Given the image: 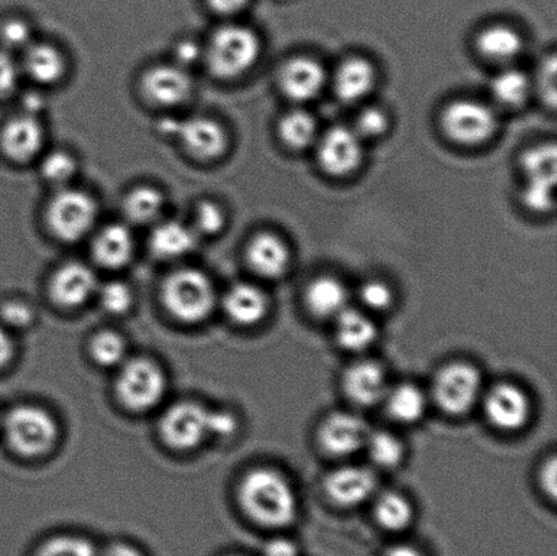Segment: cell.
Returning a JSON list of instances; mask_svg holds the SVG:
<instances>
[{
	"label": "cell",
	"instance_id": "cell-44",
	"mask_svg": "<svg viewBox=\"0 0 557 556\" xmlns=\"http://www.w3.org/2000/svg\"><path fill=\"white\" fill-rule=\"evenodd\" d=\"M387 119L380 108H366L358 114L355 133L360 138H375L385 133Z\"/></svg>",
	"mask_w": 557,
	"mask_h": 556
},
{
	"label": "cell",
	"instance_id": "cell-22",
	"mask_svg": "<svg viewBox=\"0 0 557 556\" xmlns=\"http://www.w3.org/2000/svg\"><path fill=\"white\" fill-rule=\"evenodd\" d=\"M247 259L256 274L265 280H277L287 271L289 254L286 244L275 234L260 233L249 243Z\"/></svg>",
	"mask_w": 557,
	"mask_h": 556
},
{
	"label": "cell",
	"instance_id": "cell-13",
	"mask_svg": "<svg viewBox=\"0 0 557 556\" xmlns=\"http://www.w3.org/2000/svg\"><path fill=\"white\" fill-rule=\"evenodd\" d=\"M46 131L40 119L21 113L11 118L0 131V149L10 161L24 163L41 155Z\"/></svg>",
	"mask_w": 557,
	"mask_h": 556
},
{
	"label": "cell",
	"instance_id": "cell-20",
	"mask_svg": "<svg viewBox=\"0 0 557 556\" xmlns=\"http://www.w3.org/2000/svg\"><path fill=\"white\" fill-rule=\"evenodd\" d=\"M325 84V71L310 58H295L284 65L281 85L288 98L294 101H309L320 95Z\"/></svg>",
	"mask_w": 557,
	"mask_h": 556
},
{
	"label": "cell",
	"instance_id": "cell-25",
	"mask_svg": "<svg viewBox=\"0 0 557 556\" xmlns=\"http://www.w3.org/2000/svg\"><path fill=\"white\" fill-rule=\"evenodd\" d=\"M305 299L310 313L320 319H336L348 308L347 288L336 277L322 276L311 282Z\"/></svg>",
	"mask_w": 557,
	"mask_h": 556
},
{
	"label": "cell",
	"instance_id": "cell-5",
	"mask_svg": "<svg viewBox=\"0 0 557 556\" xmlns=\"http://www.w3.org/2000/svg\"><path fill=\"white\" fill-rule=\"evenodd\" d=\"M98 218V205L85 190L63 187L49 200L46 221L54 237L64 243L89 236Z\"/></svg>",
	"mask_w": 557,
	"mask_h": 556
},
{
	"label": "cell",
	"instance_id": "cell-33",
	"mask_svg": "<svg viewBox=\"0 0 557 556\" xmlns=\"http://www.w3.org/2000/svg\"><path fill=\"white\" fill-rule=\"evenodd\" d=\"M491 91L502 106L516 108L528 100L531 92V82L518 70H506L495 76Z\"/></svg>",
	"mask_w": 557,
	"mask_h": 556
},
{
	"label": "cell",
	"instance_id": "cell-46",
	"mask_svg": "<svg viewBox=\"0 0 557 556\" xmlns=\"http://www.w3.org/2000/svg\"><path fill=\"white\" fill-rule=\"evenodd\" d=\"M21 76L20 64L13 53L0 48V100L8 97L15 90Z\"/></svg>",
	"mask_w": 557,
	"mask_h": 556
},
{
	"label": "cell",
	"instance_id": "cell-3",
	"mask_svg": "<svg viewBox=\"0 0 557 556\" xmlns=\"http://www.w3.org/2000/svg\"><path fill=\"white\" fill-rule=\"evenodd\" d=\"M162 299L169 313L183 323L196 324L206 320L215 308L214 285L203 271H174L162 286Z\"/></svg>",
	"mask_w": 557,
	"mask_h": 556
},
{
	"label": "cell",
	"instance_id": "cell-14",
	"mask_svg": "<svg viewBox=\"0 0 557 556\" xmlns=\"http://www.w3.org/2000/svg\"><path fill=\"white\" fill-rule=\"evenodd\" d=\"M369 424L351 412H335L322 422L319 441L333 456H348L363 449L370 435Z\"/></svg>",
	"mask_w": 557,
	"mask_h": 556
},
{
	"label": "cell",
	"instance_id": "cell-29",
	"mask_svg": "<svg viewBox=\"0 0 557 556\" xmlns=\"http://www.w3.org/2000/svg\"><path fill=\"white\" fill-rule=\"evenodd\" d=\"M165 209V196L152 185H139L131 189L123 200L124 215L135 225H147L161 217Z\"/></svg>",
	"mask_w": 557,
	"mask_h": 556
},
{
	"label": "cell",
	"instance_id": "cell-53",
	"mask_svg": "<svg viewBox=\"0 0 557 556\" xmlns=\"http://www.w3.org/2000/svg\"><path fill=\"white\" fill-rule=\"evenodd\" d=\"M540 482H542L544 492L555 498L557 490L556 459H550L547 465L544 466L542 475H540Z\"/></svg>",
	"mask_w": 557,
	"mask_h": 556
},
{
	"label": "cell",
	"instance_id": "cell-56",
	"mask_svg": "<svg viewBox=\"0 0 557 556\" xmlns=\"http://www.w3.org/2000/svg\"><path fill=\"white\" fill-rule=\"evenodd\" d=\"M384 556H424L419 552L418 548L413 546H409V544H397V546H393L385 553Z\"/></svg>",
	"mask_w": 557,
	"mask_h": 556
},
{
	"label": "cell",
	"instance_id": "cell-1",
	"mask_svg": "<svg viewBox=\"0 0 557 556\" xmlns=\"http://www.w3.org/2000/svg\"><path fill=\"white\" fill-rule=\"evenodd\" d=\"M239 504L256 524L283 528L297 517L298 503L287 479L270 468H256L239 484Z\"/></svg>",
	"mask_w": 557,
	"mask_h": 556
},
{
	"label": "cell",
	"instance_id": "cell-8",
	"mask_svg": "<svg viewBox=\"0 0 557 556\" xmlns=\"http://www.w3.org/2000/svg\"><path fill=\"white\" fill-rule=\"evenodd\" d=\"M482 375L472 365L455 362L441 369L434 380L433 396L436 405L450 416L471 411L482 396Z\"/></svg>",
	"mask_w": 557,
	"mask_h": 556
},
{
	"label": "cell",
	"instance_id": "cell-40",
	"mask_svg": "<svg viewBox=\"0 0 557 556\" xmlns=\"http://www.w3.org/2000/svg\"><path fill=\"white\" fill-rule=\"evenodd\" d=\"M225 223V211L215 201L203 200L196 206L193 227L198 236H215L223 231Z\"/></svg>",
	"mask_w": 557,
	"mask_h": 556
},
{
	"label": "cell",
	"instance_id": "cell-32",
	"mask_svg": "<svg viewBox=\"0 0 557 556\" xmlns=\"http://www.w3.org/2000/svg\"><path fill=\"white\" fill-rule=\"evenodd\" d=\"M284 144L293 149H306L314 144L317 138V123L311 114L302 111L289 112L278 124Z\"/></svg>",
	"mask_w": 557,
	"mask_h": 556
},
{
	"label": "cell",
	"instance_id": "cell-12",
	"mask_svg": "<svg viewBox=\"0 0 557 556\" xmlns=\"http://www.w3.org/2000/svg\"><path fill=\"white\" fill-rule=\"evenodd\" d=\"M484 411L491 424L504 432H516L529 421L532 403L527 392L516 384L495 385L484 397Z\"/></svg>",
	"mask_w": 557,
	"mask_h": 556
},
{
	"label": "cell",
	"instance_id": "cell-19",
	"mask_svg": "<svg viewBox=\"0 0 557 556\" xmlns=\"http://www.w3.org/2000/svg\"><path fill=\"white\" fill-rule=\"evenodd\" d=\"M134 252V234L122 223L103 226L92 239V256L103 269H123L133 259Z\"/></svg>",
	"mask_w": 557,
	"mask_h": 556
},
{
	"label": "cell",
	"instance_id": "cell-24",
	"mask_svg": "<svg viewBox=\"0 0 557 556\" xmlns=\"http://www.w3.org/2000/svg\"><path fill=\"white\" fill-rule=\"evenodd\" d=\"M196 242L198 233L193 226L178 221H166L152 228L149 245L157 258L171 260L193 252Z\"/></svg>",
	"mask_w": 557,
	"mask_h": 556
},
{
	"label": "cell",
	"instance_id": "cell-37",
	"mask_svg": "<svg viewBox=\"0 0 557 556\" xmlns=\"http://www.w3.org/2000/svg\"><path fill=\"white\" fill-rule=\"evenodd\" d=\"M35 556H98V554L95 544L86 538L59 535L44 542Z\"/></svg>",
	"mask_w": 557,
	"mask_h": 556
},
{
	"label": "cell",
	"instance_id": "cell-58",
	"mask_svg": "<svg viewBox=\"0 0 557 556\" xmlns=\"http://www.w3.org/2000/svg\"><path fill=\"white\" fill-rule=\"evenodd\" d=\"M226 556H244V555H236V554H233V555H226Z\"/></svg>",
	"mask_w": 557,
	"mask_h": 556
},
{
	"label": "cell",
	"instance_id": "cell-54",
	"mask_svg": "<svg viewBox=\"0 0 557 556\" xmlns=\"http://www.w3.org/2000/svg\"><path fill=\"white\" fill-rule=\"evenodd\" d=\"M101 556H145L139 548L128 543H113Z\"/></svg>",
	"mask_w": 557,
	"mask_h": 556
},
{
	"label": "cell",
	"instance_id": "cell-6",
	"mask_svg": "<svg viewBox=\"0 0 557 556\" xmlns=\"http://www.w3.org/2000/svg\"><path fill=\"white\" fill-rule=\"evenodd\" d=\"M168 381L163 370L147 358L125 361L120 369L116 391L120 401L133 411H149L166 395Z\"/></svg>",
	"mask_w": 557,
	"mask_h": 556
},
{
	"label": "cell",
	"instance_id": "cell-50",
	"mask_svg": "<svg viewBox=\"0 0 557 556\" xmlns=\"http://www.w3.org/2000/svg\"><path fill=\"white\" fill-rule=\"evenodd\" d=\"M15 345L8 326L0 323V370L13 361Z\"/></svg>",
	"mask_w": 557,
	"mask_h": 556
},
{
	"label": "cell",
	"instance_id": "cell-35",
	"mask_svg": "<svg viewBox=\"0 0 557 556\" xmlns=\"http://www.w3.org/2000/svg\"><path fill=\"white\" fill-rule=\"evenodd\" d=\"M90 353L103 368L122 367L127 358V343L117 332L103 331L92 339Z\"/></svg>",
	"mask_w": 557,
	"mask_h": 556
},
{
	"label": "cell",
	"instance_id": "cell-26",
	"mask_svg": "<svg viewBox=\"0 0 557 556\" xmlns=\"http://www.w3.org/2000/svg\"><path fill=\"white\" fill-rule=\"evenodd\" d=\"M336 320V339L347 351H363L376 339L379 331L368 314L347 308Z\"/></svg>",
	"mask_w": 557,
	"mask_h": 556
},
{
	"label": "cell",
	"instance_id": "cell-39",
	"mask_svg": "<svg viewBox=\"0 0 557 556\" xmlns=\"http://www.w3.org/2000/svg\"><path fill=\"white\" fill-rule=\"evenodd\" d=\"M522 166L527 177H556L555 145L539 146L527 151Z\"/></svg>",
	"mask_w": 557,
	"mask_h": 556
},
{
	"label": "cell",
	"instance_id": "cell-16",
	"mask_svg": "<svg viewBox=\"0 0 557 556\" xmlns=\"http://www.w3.org/2000/svg\"><path fill=\"white\" fill-rule=\"evenodd\" d=\"M379 487L375 473L366 467H342L330 473L324 482L327 498L341 506L363 504Z\"/></svg>",
	"mask_w": 557,
	"mask_h": 556
},
{
	"label": "cell",
	"instance_id": "cell-21",
	"mask_svg": "<svg viewBox=\"0 0 557 556\" xmlns=\"http://www.w3.org/2000/svg\"><path fill=\"white\" fill-rule=\"evenodd\" d=\"M269 308L265 293L252 283H237L223 297V309L227 318L243 326L259 324Z\"/></svg>",
	"mask_w": 557,
	"mask_h": 556
},
{
	"label": "cell",
	"instance_id": "cell-48",
	"mask_svg": "<svg viewBox=\"0 0 557 556\" xmlns=\"http://www.w3.org/2000/svg\"><path fill=\"white\" fill-rule=\"evenodd\" d=\"M238 429L237 418L227 411L211 412V435L231 437Z\"/></svg>",
	"mask_w": 557,
	"mask_h": 556
},
{
	"label": "cell",
	"instance_id": "cell-15",
	"mask_svg": "<svg viewBox=\"0 0 557 556\" xmlns=\"http://www.w3.org/2000/svg\"><path fill=\"white\" fill-rule=\"evenodd\" d=\"M321 166L332 176H346L362 161V141L354 129L333 127L322 136L319 147Z\"/></svg>",
	"mask_w": 557,
	"mask_h": 556
},
{
	"label": "cell",
	"instance_id": "cell-4",
	"mask_svg": "<svg viewBox=\"0 0 557 556\" xmlns=\"http://www.w3.org/2000/svg\"><path fill=\"white\" fill-rule=\"evenodd\" d=\"M0 433L15 454L37 457L48 454L57 444L58 423L41 407L15 406L4 413Z\"/></svg>",
	"mask_w": 557,
	"mask_h": 556
},
{
	"label": "cell",
	"instance_id": "cell-42",
	"mask_svg": "<svg viewBox=\"0 0 557 556\" xmlns=\"http://www.w3.org/2000/svg\"><path fill=\"white\" fill-rule=\"evenodd\" d=\"M33 41L35 40H33L30 26L24 20H9L0 26V44H2L4 51L10 53L24 52Z\"/></svg>",
	"mask_w": 557,
	"mask_h": 556
},
{
	"label": "cell",
	"instance_id": "cell-9",
	"mask_svg": "<svg viewBox=\"0 0 557 556\" xmlns=\"http://www.w3.org/2000/svg\"><path fill=\"white\" fill-rule=\"evenodd\" d=\"M211 412L196 401H180L169 407L160 422L163 441L177 450L196 448L211 437Z\"/></svg>",
	"mask_w": 557,
	"mask_h": 556
},
{
	"label": "cell",
	"instance_id": "cell-11",
	"mask_svg": "<svg viewBox=\"0 0 557 556\" xmlns=\"http://www.w3.org/2000/svg\"><path fill=\"white\" fill-rule=\"evenodd\" d=\"M140 89L146 100L154 106L174 108L193 96L194 79L182 65L157 64L141 76Z\"/></svg>",
	"mask_w": 557,
	"mask_h": 556
},
{
	"label": "cell",
	"instance_id": "cell-36",
	"mask_svg": "<svg viewBox=\"0 0 557 556\" xmlns=\"http://www.w3.org/2000/svg\"><path fill=\"white\" fill-rule=\"evenodd\" d=\"M40 171L48 183L67 185L78 172V162L69 151L53 150L42 157Z\"/></svg>",
	"mask_w": 557,
	"mask_h": 556
},
{
	"label": "cell",
	"instance_id": "cell-23",
	"mask_svg": "<svg viewBox=\"0 0 557 556\" xmlns=\"http://www.w3.org/2000/svg\"><path fill=\"white\" fill-rule=\"evenodd\" d=\"M22 71L38 85L49 86L63 79L67 62L52 44L33 41L24 51Z\"/></svg>",
	"mask_w": 557,
	"mask_h": 556
},
{
	"label": "cell",
	"instance_id": "cell-27",
	"mask_svg": "<svg viewBox=\"0 0 557 556\" xmlns=\"http://www.w3.org/2000/svg\"><path fill=\"white\" fill-rule=\"evenodd\" d=\"M374 85V70L368 60L354 58L338 67L335 76V91L344 102L362 100Z\"/></svg>",
	"mask_w": 557,
	"mask_h": 556
},
{
	"label": "cell",
	"instance_id": "cell-55",
	"mask_svg": "<svg viewBox=\"0 0 557 556\" xmlns=\"http://www.w3.org/2000/svg\"><path fill=\"white\" fill-rule=\"evenodd\" d=\"M44 106H46V103H44L42 97L36 95V92L27 95L24 101H22V107L25 109L24 113L32 114V116L38 118V113L42 111Z\"/></svg>",
	"mask_w": 557,
	"mask_h": 556
},
{
	"label": "cell",
	"instance_id": "cell-2",
	"mask_svg": "<svg viewBox=\"0 0 557 556\" xmlns=\"http://www.w3.org/2000/svg\"><path fill=\"white\" fill-rule=\"evenodd\" d=\"M260 48L258 35L249 27L223 25L212 33L203 60L216 78H238L258 62Z\"/></svg>",
	"mask_w": 557,
	"mask_h": 556
},
{
	"label": "cell",
	"instance_id": "cell-28",
	"mask_svg": "<svg viewBox=\"0 0 557 556\" xmlns=\"http://www.w3.org/2000/svg\"><path fill=\"white\" fill-rule=\"evenodd\" d=\"M384 401L389 416L400 423H417L428 410L423 391L413 384H398L387 390Z\"/></svg>",
	"mask_w": 557,
	"mask_h": 556
},
{
	"label": "cell",
	"instance_id": "cell-7",
	"mask_svg": "<svg viewBox=\"0 0 557 556\" xmlns=\"http://www.w3.org/2000/svg\"><path fill=\"white\" fill-rule=\"evenodd\" d=\"M160 131L168 136H174L185 151L201 161L218 160L225 155L228 147L225 127L215 119L207 116L165 120Z\"/></svg>",
	"mask_w": 557,
	"mask_h": 556
},
{
	"label": "cell",
	"instance_id": "cell-43",
	"mask_svg": "<svg viewBox=\"0 0 557 556\" xmlns=\"http://www.w3.org/2000/svg\"><path fill=\"white\" fill-rule=\"evenodd\" d=\"M360 301L364 307L374 310V312H384L389 309L393 302V293L391 287L384 282L370 281L360 288Z\"/></svg>",
	"mask_w": 557,
	"mask_h": 556
},
{
	"label": "cell",
	"instance_id": "cell-45",
	"mask_svg": "<svg viewBox=\"0 0 557 556\" xmlns=\"http://www.w3.org/2000/svg\"><path fill=\"white\" fill-rule=\"evenodd\" d=\"M35 320V312L29 307L21 301H9L0 305V323L8 329H26Z\"/></svg>",
	"mask_w": 557,
	"mask_h": 556
},
{
	"label": "cell",
	"instance_id": "cell-49",
	"mask_svg": "<svg viewBox=\"0 0 557 556\" xmlns=\"http://www.w3.org/2000/svg\"><path fill=\"white\" fill-rule=\"evenodd\" d=\"M542 87L544 97L548 98L550 103L555 106L556 102V60L555 57L549 59V62L544 65L542 73Z\"/></svg>",
	"mask_w": 557,
	"mask_h": 556
},
{
	"label": "cell",
	"instance_id": "cell-51",
	"mask_svg": "<svg viewBox=\"0 0 557 556\" xmlns=\"http://www.w3.org/2000/svg\"><path fill=\"white\" fill-rule=\"evenodd\" d=\"M249 0H207L209 8L214 13L225 16L238 14L247 8Z\"/></svg>",
	"mask_w": 557,
	"mask_h": 556
},
{
	"label": "cell",
	"instance_id": "cell-47",
	"mask_svg": "<svg viewBox=\"0 0 557 556\" xmlns=\"http://www.w3.org/2000/svg\"><path fill=\"white\" fill-rule=\"evenodd\" d=\"M174 63L182 65L188 70L190 65L198 64L205 59V48L200 47L198 42L193 40H184L176 44L174 48Z\"/></svg>",
	"mask_w": 557,
	"mask_h": 556
},
{
	"label": "cell",
	"instance_id": "cell-41",
	"mask_svg": "<svg viewBox=\"0 0 557 556\" xmlns=\"http://www.w3.org/2000/svg\"><path fill=\"white\" fill-rule=\"evenodd\" d=\"M100 301L107 312L123 314L133 307V291L124 282H108L100 288Z\"/></svg>",
	"mask_w": 557,
	"mask_h": 556
},
{
	"label": "cell",
	"instance_id": "cell-31",
	"mask_svg": "<svg viewBox=\"0 0 557 556\" xmlns=\"http://www.w3.org/2000/svg\"><path fill=\"white\" fill-rule=\"evenodd\" d=\"M375 519L387 531L406 530L413 519V508L406 497L398 493H385L376 499Z\"/></svg>",
	"mask_w": 557,
	"mask_h": 556
},
{
	"label": "cell",
	"instance_id": "cell-30",
	"mask_svg": "<svg viewBox=\"0 0 557 556\" xmlns=\"http://www.w3.org/2000/svg\"><path fill=\"white\" fill-rule=\"evenodd\" d=\"M478 47L485 58L495 62H509L521 53L523 41L509 26H491L479 36Z\"/></svg>",
	"mask_w": 557,
	"mask_h": 556
},
{
	"label": "cell",
	"instance_id": "cell-34",
	"mask_svg": "<svg viewBox=\"0 0 557 556\" xmlns=\"http://www.w3.org/2000/svg\"><path fill=\"white\" fill-rule=\"evenodd\" d=\"M364 448L368 449L371 461L385 470L400 465L406 454L401 441L387 432L370 433Z\"/></svg>",
	"mask_w": 557,
	"mask_h": 556
},
{
	"label": "cell",
	"instance_id": "cell-18",
	"mask_svg": "<svg viewBox=\"0 0 557 556\" xmlns=\"http://www.w3.org/2000/svg\"><path fill=\"white\" fill-rule=\"evenodd\" d=\"M381 365L373 361L354 363L343 375V388L355 405L371 407L384 401L387 386Z\"/></svg>",
	"mask_w": 557,
	"mask_h": 556
},
{
	"label": "cell",
	"instance_id": "cell-57",
	"mask_svg": "<svg viewBox=\"0 0 557 556\" xmlns=\"http://www.w3.org/2000/svg\"><path fill=\"white\" fill-rule=\"evenodd\" d=\"M2 419H3V416H0V429H2Z\"/></svg>",
	"mask_w": 557,
	"mask_h": 556
},
{
	"label": "cell",
	"instance_id": "cell-17",
	"mask_svg": "<svg viewBox=\"0 0 557 556\" xmlns=\"http://www.w3.org/2000/svg\"><path fill=\"white\" fill-rule=\"evenodd\" d=\"M98 291V281L95 271L89 265L71 261L60 267L52 276L51 297L63 308H78L89 301Z\"/></svg>",
	"mask_w": 557,
	"mask_h": 556
},
{
	"label": "cell",
	"instance_id": "cell-10",
	"mask_svg": "<svg viewBox=\"0 0 557 556\" xmlns=\"http://www.w3.org/2000/svg\"><path fill=\"white\" fill-rule=\"evenodd\" d=\"M442 125L457 144L479 145L494 135L498 119L483 102L460 100L445 109Z\"/></svg>",
	"mask_w": 557,
	"mask_h": 556
},
{
	"label": "cell",
	"instance_id": "cell-52",
	"mask_svg": "<svg viewBox=\"0 0 557 556\" xmlns=\"http://www.w3.org/2000/svg\"><path fill=\"white\" fill-rule=\"evenodd\" d=\"M264 556H298V548L287 539H272L265 544Z\"/></svg>",
	"mask_w": 557,
	"mask_h": 556
},
{
	"label": "cell",
	"instance_id": "cell-38",
	"mask_svg": "<svg viewBox=\"0 0 557 556\" xmlns=\"http://www.w3.org/2000/svg\"><path fill=\"white\" fill-rule=\"evenodd\" d=\"M556 177H528L523 188V203L537 212L553 210Z\"/></svg>",
	"mask_w": 557,
	"mask_h": 556
}]
</instances>
